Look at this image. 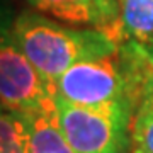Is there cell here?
I'll return each instance as SVG.
<instances>
[{
	"mask_svg": "<svg viewBox=\"0 0 153 153\" xmlns=\"http://www.w3.org/2000/svg\"><path fill=\"white\" fill-rule=\"evenodd\" d=\"M36 10L75 26H88L107 34L119 44L123 41L121 9L117 0H27Z\"/></svg>",
	"mask_w": 153,
	"mask_h": 153,
	"instance_id": "5",
	"label": "cell"
},
{
	"mask_svg": "<svg viewBox=\"0 0 153 153\" xmlns=\"http://www.w3.org/2000/svg\"><path fill=\"white\" fill-rule=\"evenodd\" d=\"M0 153H29L27 114L0 104Z\"/></svg>",
	"mask_w": 153,
	"mask_h": 153,
	"instance_id": "8",
	"label": "cell"
},
{
	"mask_svg": "<svg viewBox=\"0 0 153 153\" xmlns=\"http://www.w3.org/2000/svg\"><path fill=\"white\" fill-rule=\"evenodd\" d=\"M55 104L60 128L73 153H126L134 112L129 104L87 107L60 97H55Z\"/></svg>",
	"mask_w": 153,
	"mask_h": 153,
	"instance_id": "2",
	"label": "cell"
},
{
	"mask_svg": "<svg viewBox=\"0 0 153 153\" xmlns=\"http://www.w3.org/2000/svg\"><path fill=\"white\" fill-rule=\"evenodd\" d=\"M129 146L131 153H153V94L143 99L133 112Z\"/></svg>",
	"mask_w": 153,
	"mask_h": 153,
	"instance_id": "9",
	"label": "cell"
},
{
	"mask_svg": "<svg viewBox=\"0 0 153 153\" xmlns=\"http://www.w3.org/2000/svg\"><path fill=\"white\" fill-rule=\"evenodd\" d=\"M26 114L29 124V153H73L58 123L56 104Z\"/></svg>",
	"mask_w": 153,
	"mask_h": 153,
	"instance_id": "6",
	"label": "cell"
},
{
	"mask_svg": "<svg viewBox=\"0 0 153 153\" xmlns=\"http://www.w3.org/2000/svg\"><path fill=\"white\" fill-rule=\"evenodd\" d=\"M2 14H4V10H2V9H0V16H2Z\"/></svg>",
	"mask_w": 153,
	"mask_h": 153,
	"instance_id": "11",
	"label": "cell"
},
{
	"mask_svg": "<svg viewBox=\"0 0 153 153\" xmlns=\"http://www.w3.org/2000/svg\"><path fill=\"white\" fill-rule=\"evenodd\" d=\"M0 104L31 112L55 104V94L12 34L10 16H0Z\"/></svg>",
	"mask_w": 153,
	"mask_h": 153,
	"instance_id": "4",
	"label": "cell"
},
{
	"mask_svg": "<svg viewBox=\"0 0 153 153\" xmlns=\"http://www.w3.org/2000/svg\"><path fill=\"white\" fill-rule=\"evenodd\" d=\"M123 38L153 43V0H121Z\"/></svg>",
	"mask_w": 153,
	"mask_h": 153,
	"instance_id": "7",
	"label": "cell"
},
{
	"mask_svg": "<svg viewBox=\"0 0 153 153\" xmlns=\"http://www.w3.org/2000/svg\"><path fill=\"white\" fill-rule=\"evenodd\" d=\"M53 90L55 97L76 105L95 107L124 102L134 109L119 51L73 63L56 78Z\"/></svg>",
	"mask_w": 153,
	"mask_h": 153,
	"instance_id": "3",
	"label": "cell"
},
{
	"mask_svg": "<svg viewBox=\"0 0 153 153\" xmlns=\"http://www.w3.org/2000/svg\"><path fill=\"white\" fill-rule=\"evenodd\" d=\"M145 46V49H146V53H148V56L152 58V61H153V43H148V44H143Z\"/></svg>",
	"mask_w": 153,
	"mask_h": 153,
	"instance_id": "10",
	"label": "cell"
},
{
	"mask_svg": "<svg viewBox=\"0 0 153 153\" xmlns=\"http://www.w3.org/2000/svg\"><path fill=\"white\" fill-rule=\"evenodd\" d=\"M12 34L51 90L68 66L112 55L119 46L102 31L65 27L43 14L29 10L21 12L12 21Z\"/></svg>",
	"mask_w": 153,
	"mask_h": 153,
	"instance_id": "1",
	"label": "cell"
}]
</instances>
